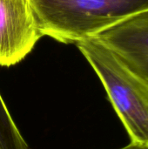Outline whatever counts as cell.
<instances>
[{"label":"cell","instance_id":"6da1fadb","mask_svg":"<svg viewBox=\"0 0 148 149\" xmlns=\"http://www.w3.org/2000/svg\"><path fill=\"white\" fill-rule=\"evenodd\" d=\"M100 79L130 143L148 148V81L94 38L77 44Z\"/></svg>","mask_w":148,"mask_h":149},{"label":"cell","instance_id":"7a4b0ae2","mask_svg":"<svg viewBox=\"0 0 148 149\" xmlns=\"http://www.w3.org/2000/svg\"><path fill=\"white\" fill-rule=\"evenodd\" d=\"M44 36L64 44L94 38L148 10V0H30Z\"/></svg>","mask_w":148,"mask_h":149},{"label":"cell","instance_id":"3957f363","mask_svg":"<svg viewBox=\"0 0 148 149\" xmlns=\"http://www.w3.org/2000/svg\"><path fill=\"white\" fill-rule=\"evenodd\" d=\"M42 37L30 0H0V66L19 63Z\"/></svg>","mask_w":148,"mask_h":149},{"label":"cell","instance_id":"277c9868","mask_svg":"<svg viewBox=\"0 0 148 149\" xmlns=\"http://www.w3.org/2000/svg\"><path fill=\"white\" fill-rule=\"evenodd\" d=\"M92 38L148 81V10L133 15Z\"/></svg>","mask_w":148,"mask_h":149},{"label":"cell","instance_id":"5b68a950","mask_svg":"<svg viewBox=\"0 0 148 149\" xmlns=\"http://www.w3.org/2000/svg\"><path fill=\"white\" fill-rule=\"evenodd\" d=\"M0 149H31L0 93Z\"/></svg>","mask_w":148,"mask_h":149},{"label":"cell","instance_id":"8992f818","mask_svg":"<svg viewBox=\"0 0 148 149\" xmlns=\"http://www.w3.org/2000/svg\"><path fill=\"white\" fill-rule=\"evenodd\" d=\"M120 149H148L147 147H142V146H139V145H135L133 143H129L128 145H126L124 148H121Z\"/></svg>","mask_w":148,"mask_h":149}]
</instances>
